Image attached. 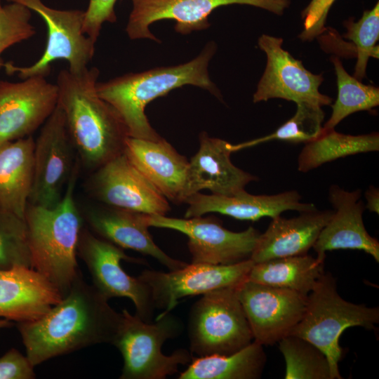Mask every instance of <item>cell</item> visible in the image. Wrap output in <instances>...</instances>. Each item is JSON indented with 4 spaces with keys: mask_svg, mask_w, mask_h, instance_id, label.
Returning a JSON list of instances; mask_svg holds the SVG:
<instances>
[{
    "mask_svg": "<svg viewBox=\"0 0 379 379\" xmlns=\"http://www.w3.org/2000/svg\"><path fill=\"white\" fill-rule=\"evenodd\" d=\"M62 296L36 270L17 266L0 270V317L17 322L36 320L58 304Z\"/></svg>",
    "mask_w": 379,
    "mask_h": 379,
    "instance_id": "obj_22",
    "label": "cell"
},
{
    "mask_svg": "<svg viewBox=\"0 0 379 379\" xmlns=\"http://www.w3.org/2000/svg\"><path fill=\"white\" fill-rule=\"evenodd\" d=\"M331 61L335 69L338 95L335 101L331 105L332 112L323 125L324 130L335 128L350 114L369 111L379 105L378 87L366 85L348 74L338 57H331Z\"/></svg>",
    "mask_w": 379,
    "mask_h": 379,
    "instance_id": "obj_29",
    "label": "cell"
},
{
    "mask_svg": "<svg viewBox=\"0 0 379 379\" xmlns=\"http://www.w3.org/2000/svg\"><path fill=\"white\" fill-rule=\"evenodd\" d=\"M32 268L25 219L0 208V270Z\"/></svg>",
    "mask_w": 379,
    "mask_h": 379,
    "instance_id": "obj_33",
    "label": "cell"
},
{
    "mask_svg": "<svg viewBox=\"0 0 379 379\" xmlns=\"http://www.w3.org/2000/svg\"><path fill=\"white\" fill-rule=\"evenodd\" d=\"M117 0H89L84 11L83 32L95 43L104 22H114L117 16L114 6Z\"/></svg>",
    "mask_w": 379,
    "mask_h": 379,
    "instance_id": "obj_36",
    "label": "cell"
},
{
    "mask_svg": "<svg viewBox=\"0 0 379 379\" xmlns=\"http://www.w3.org/2000/svg\"><path fill=\"white\" fill-rule=\"evenodd\" d=\"M20 4L36 13L45 22L47 41L45 50L34 64L18 67L11 62L4 64L6 73L17 74L24 79L33 76L46 77L52 62L66 60L68 69L79 74L88 68L95 53V42L83 32L84 11L77 9L60 10L46 5L42 0H6Z\"/></svg>",
    "mask_w": 379,
    "mask_h": 379,
    "instance_id": "obj_8",
    "label": "cell"
},
{
    "mask_svg": "<svg viewBox=\"0 0 379 379\" xmlns=\"http://www.w3.org/2000/svg\"><path fill=\"white\" fill-rule=\"evenodd\" d=\"M80 166L77 159L62 199L55 206L28 203L24 215L32 268L47 278L62 298L81 273L77 257L84 220L74 197Z\"/></svg>",
    "mask_w": 379,
    "mask_h": 379,
    "instance_id": "obj_3",
    "label": "cell"
},
{
    "mask_svg": "<svg viewBox=\"0 0 379 379\" xmlns=\"http://www.w3.org/2000/svg\"><path fill=\"white\" fill-rule=\"evenodd\" d=\"M335 0H311L301 13L302 30L298 38L312 41L326 30L328 11Z\"/></svg>",
    "mask_w": 379,
    "mask_h": 379,
    "instance_id": "obj_35",
    "label": "cell"
},
{
    "mask_svg": "<svg viewBox=\"0 0 379 379\" xmlns=\"http://www.w3.org/2000/svg\"><path fill=\"white\" fill-rule=\"evenodd\" d=\"M379 322L378 307H368L344 300L335 279L324 272L307 298L302 317L290 335L304 338L326 356L332 379H342L338 364L343 356L339 339L350 327L373 329Z\"/></svg>",
    "mask_w": 379,
    "mask_h": 379,
    "instance_id": "obj_5",
    "label": "cell"
},
{
    "mask_svg": "<svg viewBox=\"0 0 379 379\" xmlns=\"http://www.w3.org/2000/svg\"><path fill=\"white\" fill-rule=\"evenodd\" d=\"M328 201L333 213L312 247L317 256L326 258V252L333 250H361L379 262V242L368 234L363 221L361 190L347 191L332 185Z\"/></svg>",
    "mask_w": 379,
    "mask_h": 379,
    "instance_id": "obj_18",
    "label": "cell"
},
{
    "mask_svg": "<svg viewBox=\"0 0 379 379\" xmlns=\"http://www.w3.org/2000/svg\"><path fill=\"white\" fill-rule=\"evenodd\" d=\"M121 313L112 343L124 359L120 379H164L177 373L179 366L191 362L193 356L185 349H178L170 355L161 351L167 340L182 333L183 326L178 318L170 312L161 313L155 323H148L126 309Z\"/></svg>",
    "mask_w": 379,
    "mask_h": 379,
    "instance_id": "obj_6",
    "label": "cell"
},
{
    "mask_svg": "<svg viewBox=\"0 0 379 379\" xmlns=\"http://www.w3.org/2000/svg\"><path fill=\"white\" fill-rule=\"evenodd\" d=\"M237 294L253 341L272 345L290 335L300 321L307 295L283 288L246 280Z\"/></svg>",
    "mask_w": 379,
    "mask_h": 379,
    "instance_id": "obj_15",
    "label": "cell"
},
{
    "mask_svg": "<svg viewBox=\"0 0 379 379\" xmlns=\"http://www.w3.org/2000/svg\"><path fill=\"white\" fill-rule=\"evenodd\" d=\"M346 32L343 37L350 40L354 49L357 62L353 77L361 81L366 77L370 58H379V4L364 11L357 21L350 18L343 22Z\"/></svg>",
    "mask_w": 379,
    "mask_h": 379,
    "instance_id": "obj_32",
    "label": "cell"
},
{
    "mask_svg": "<svg viewBox=\"0 0 379 379\" xmlns=\"http://www.w3.org/2000/svg\"><path fill=\"white\" fill-rule=\"evenodd\" d=\"M366 204L365 208L370 212L379 213V190L373 185H370L365 192Z\"/></svg>",
    "mask_w": 379,
    "mask_h": 379,
    "instance_id": "obj_38",
    "label": "cell"
},
{
    "mask_svg": "<svg viewBox=\"0 0 379 379\" xmlns=\"http://www.w3.org/2000/svg\"><path fill=\"white\" fill-rule=\"evenodd\" d=\"M77 255L86 265L92 285L105 298H126L133 302L135 314L145 322H152L155 307L148 286L138 277L127 274L121 260L147 265L143 259L130 257L123 248L83 227L77 246Z\"/></svg>",
    "mask_w": 379,
    "mask_h": 379,
    "instance_id": "obj_9",
    "label": "cell"
},
{
    "mask_svg": "<svg viewBox=\"0 0 379 379\" xmlns=\"http://www.w3.org/2000/svg\"><path fill=\"white\" fill-rule=\"evenodd\" d=\"M325 258L305 254L254 263L247 280L307 295L324 272Z\"/></svg>",
    "mask_w": 379,
    "mask_h": 379,
    "instance_id": "obj_26",
    "label": "cell"
},
{
    "mask_svg": "<svg viewBox=\"0 0 379 379\" xmlns=\"http://www.w3.org/2000/svg\"><path fill=\"white\" fill-rule=\"evenodd\" d=\"M56 84L33 76L18 82L0 81V144L31 135L58 105Z\"/></svg>",
    "mask_w": 379,
    "mask_h": 379,
    "instance_id": "obj_17",
    "label": "cell"
},
{
    "mask_svg": "<svg viewBox=\"0 0 379 379\" xmlns=\"http://www.w3.org/2000/svg\"><path fill=\"white\" fill-rule=\"evenodd\" d=\"M231 143L202 133L199 148L189 161L184 190V203L203 190L213 194L232 195L245 190L258 178L234 166L230 155Z\"/></svg>",
    "mask_w": 379,
    "mask_h": 379,
    "instance_id": "obj_19",
    "label": "cell"
},
{
    "mask_svg": "<svg viewBox=\"0 0 379 379\" xmlns=\"http://www.w3.org/2000/svg\"><path fill=\"white\" fill-rule=\"evenodd\" d=\"M253 265L251 259L232 265L192 262L168 272L145 270L138 277L148 286L155 309L165 314L183 298L238 286L247 280Z\"/></svg>",
    "mask_w": 379,
    "mask_h": 379,
    "instance_id": "obj_11",
    "label": "cell"
},
{
    "mask_svg": "<svg viewBox=\"0 0 379 379\" xmlns=\"http://www.w3.org/2000/svg\"><path fill=\"white\" fill-rule=\"evenodd\" d=\"M133 8L126 31L131 39L159 41L149 26L161 20L175 21V30L182 34L207 29L208 18L216 8L231 4H245L281 15L291 0H131Z\"/></svg>",
    "mask_w": 379,
    "mask_h": 379,
    "instance_id": "obj_13",
    "label": "cell"
},
{
    "mask_svg": "<svg viewBox=\"0 0 379 379\" xmlns=\"http://www.w3.org/2000/svg\"><path fill=\"white\" fill-rule=\"evenodd\" d=\"M283 39L261 35L258 47L266 54L264 72L253 95L254 103L281 98L295 104L308 102L321 107L331 105L333 99L319 91L324 77L307 69L302 62L284 49Z\"/></svg>",
    "mask_w": 379,
    "mask_h": 379,
    "instance_id": "obj_14",
    "label": "cell"
},
{
    "mask_svg": "<svg viewBox=\"0 0 379 379\" xmlns=\"http://www.w3.org/2000/svg\"><path fill=\"white\" fill-rule=\"evenodd\" d=\"M188 207L185 218L203 216L218 213L241 220H258L264 217L274 218L286 211L299 213L316 209L312 203L301 201L296 190L275 194H251L243 190L232 195L204 194L199 192L185 201Z\"/></svg>",
    "mask_w": 379,
    "mask_h": 379,
    "instance_id": "obj_20",
    "label": "cell"
},
{
    "mask_svg": "<svg viewBox=\"0 0 379 379\" xmlns=\"http://www.w3.org/2000/svg\"><path fill=\"white\" fill-rule=\"evenodd\" d=\"M84 220L98 237L123 249L149 255L170 271L187 264L169 256L154 243L148 231L146 214L102 204L87 208Z\"/></svg>",
    "mask_w": 379,
    "mask_h": 379,
    "instance_id": "obj_21",
    "label": "cell"
},
{
    "mask_svg": "<svg viewBox=\"0 0 379 379\" xmlns=\"http://www.w3.org/2000/svg\"><path fill=\"white\" fill-rule=\"evenodd\" d=\"M122 319L81 272L68 293L40 318L17 322L34 366L53 357L101 343L112 344Z\"/></svg>",
    "mask_w": 379,
    "mask_h": 379,
    "instance_id": "obj_1",
    "label": "cell"
},
{
    "mask_svg": "<svg viewBox=\"0 0 379 379\" xmlns=\"http://www.w3.org/2000/svg\"><path fill=\"white\" fill-rule=\"evenodd\" d=\"M32 135L0 144V208L24 218L34 173Z\"/></svg>",
    "mask_w": 379,
    "mask_h": 379,
    "instance_id": "obj_25",
    "label": "cell"
},
{
    "mask_svg": "<svg viewBox=\"0 0 379 379\" xmlns=\"http://www.w3.org/2000/svg\"><path fill=\"white\" fill-rule=\"evenodd\" d=\"M12 326H13V324L11 321L0 317V329L9 328Z\"/></svg>",
    "mask_w": 379,
    "mask_h": 379,
    "instance_id": "obj_39",
    "label": "cell"
},
{
    "mask_svg": "<svg viewBox=\"0 0 379 379\" xmlns=\"http://www.w3.org/2000/svg\"><path fill=\"white\" fill-rule=\"evenodd\" d=\"M324 117L322 107L308 102L297 103L294 115L273 133L242 143L232 144V151L234 152L273 140L306 144L321 135Z\"/></svg>",
    "mask_w": 379,
    "mask_h": 379,
    "instance_id": "obj_30",
    "label": "cell"
},
{
    "mask_svg": "<svg viewBox=\"0 0 379 379\" xmlns=\"http://www.w3.org/2000/svg\"><path fill=\"white\" fill-rule=\"evenodd\" d=\"M149 227L176 230L188 237L192 263L232 265L251 259L260 232L253 227L232 232L213 217L147 215Z\"/></svg>",
    "mask_w": 379,
    "mask_h": 379,
    "instance_id": "obj_10",
    "label": "cell"
},
{
    "mask_svg": "<svg viewBox=\"0 0 379 379\" xmlns=\"http://www.w3.org/2000/svg\"><path fill=\"white\" fill-rule=\"evenodd\" d=\"M74 149L64 113L57 105L34 140L33 182L28 203L52 208L60 201L75 164Z\"/></svg>",
    "mask_w": 379,
    "mask_h": 379,
    "instance_id": "obj_12",
    "label": "cell"
},
{
    "mask_svg": "<svg viewBox=\"0 0 379 379\" xmlns=\"http://www.w3.org/2000/svg\"><path fill=\"white\" fill-rule=\"evenodd\" d=\"M267 357L263 345L253 341L230 354L209 355L192 359L179 379H258Z\"/></svg>",
    "mask_w": 379,
    "mask_h": 379,
    "instance_id": "obj_27",
    "label": "cell"
},
{
    "mask_svg": "<svg viewBox=\"0 0 379 379\" xmlns=\"http://www.w3.org/2000/svg\"><path fill=\"white\" fill-rule=\"evenodd\" d=\"M278 343L285 361V379H332L326 356L308 340L288 335Z\"/></svg>",
    "mask_w": 379,
    "mask_h": 379,
    "instance_id": "obj_31",
    "label": "cell"
},
{
    "mask_svg": "<svg viewBox=\"0 0 379 379\" xmlns=\"http://www.w3.org/2000/svg\"><path fill=\"white\" fill-rule=\"evenodd\" d=\"M124 154L168 201L184 203L189 161L166 140L128 137Z\"/></svg>",
    "mask_w": 379,
    "mask_h": 379,
    "instance_id": "obj_23",
    "label": "cell"
},
{
    "mask_svg": "<svg viewBox=\"0 0 379 379\" xmlns=\"http://www.w3.org/2000/svg\"><path fill=\"white\" fill-rule=\"evenodd\" d=\"M216 51L209 42L191 61L176 66L157 67L140 73H129L105 82H97L98 95L120 114L131 138L160 139L151 126L145 109L148 103L171 90L194 85L221 100L220 91L209 78L208 63Z\"/></svg>",
    "mask_w": 379,
    "mask_h": 379,
    "instance_id": "obj_4",
    "label": "cell"
},
{
    "mask_svg": "<svg viewBox=\"0 0 379 379\" xmlns=\"http://www.w3.org/2000/svg\"><path fill=\"white\" fill-rule=\"evenodd\" d=\"M333 213L316 208L290 218L281 215L272 218L266 230L260 234L251 259L258 263L307 254Z\"/></svg>",
    "mask_w": 379,
    "mask_h": 379,
    "instance_id": "obj_24",
    "label": "cell"
},
{
    "mask_svg": "<svg viewBox=\"0 0 379 379\" xmlns=\"http://www.w3.org/2000/svg\"><path fill=\"white\" fill-rule=\"evenodd\" d=\"M31 18L27 7L13 2L2 5L0 0V69L4 65L1 55L6 49L36 34Z\"/></svg>",
    "mask_w": 379,
    "mask_h": 379,
    "instance_id": "obj_34",
    "label": "cell"
},
{
    "mask_svg": "<svg viewBox=\"0 0 379 379\" xmlns=\"http://www.w3.org/2000/svg\"><path fill=\"white\" fill-rule=\"evenodd\" d=\"M379 150V133L362 135L324 130L314 140L305 144L298 157V170L307 173L340 158Z\"/></svg>",
    "mask_w": 379,
    "mask_h": 379,
    "instance_id": "obj_28",
    "label": "cell"
},
{
    "mask_svg": "<svg viewBox=\"0 0 379 379\" xmlns=\"http://www.w3.org/2000/svg\"><path fill=\"white\" fill-rule=\"evenodd\" d=\"M90 193L102 204L147 215H166L168 199L131 163L124 152L93 171Z\"/></svg>",
    "mask_w": 379,
    "mask_h": 379,
    "instance_id": "obj_16",
    "label": "cell"
},
{
    "mask_svg": "<svg viewBox=\"0 0 379 379\" xmlns=\"http://www.w3.org/2000/svg\"><path fill=\"white\" fill-rule=\"evenodd\" d=\"M34 366L27 356L12 348L0 357V379H33Z\"/></svg>",
    "mask_w": 379,
    "mask_h": 379,
    "instance_id": "obj_37",
    "label": "cell"
},
{
    "mask_svg": "<svg viewBox=\"0 0 379 379\" xmlns=\"http://www.w3.org/2000/svg\"><path fill=\"white\" fill-rule=\"evenodd\" d=\"M100 71L87 68L79 74L68 69L58 74V105L79 154L80 164L95 171L124 152L129 137L118 112L97 93Z\"/></svg>",
    "mask_w": 379,
    "mask_h": 379,
    "instance_id": "obj_2",
    "label": "cell"
},
{
    "mask_svg": "<svg viewBox=\"0 0 379 379\" xmlns=\"http://www.w3.org/2000/svg\"><path fill=\"white\" fill-rule=\"evenodd\" d=\"M237 287L208 292L191 307L188 336L192 356L230 354L253 341Z\"/></svg>",
    "mask_w": 379,
    "mask_h": 379,
    "instance_id": "obj_7",
    "label": "cell"
}]
</instances>
